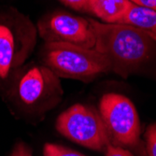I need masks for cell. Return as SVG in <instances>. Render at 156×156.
<instances>
[{
    "mask_svg": "<svg viewBox=\"0 0 156 156\" xmlns=\"http://www.w3.org/2000/svg\"><path fill=\"white\" fill-rule=\"evenodd\" d=\"M130 0H91L89 12L107 23H117Z\"/></svg>",
    "mask_w": 156,
    "mask_h": 156,
    "instance_id": "obj_9",
    "label": "cell"
},
{
    "mask_svg": "<svg viewBox=\"0 0 156 156\" xmlns=\"http://www.w3.org/2000/svg\"><path fill=\"white\" fill-rule=\"evenodd\" d=\"M88 20L95 37L94 49L109 59L111 71L126 79L149 58L153 40L148 31L129 24Z\"/></svg>",
    "mask_w": 156,
    "mask_h": 156,
    "instance_id": "obj_1",
    "label": "cell"
},
{
    "mask_svg": "<svg viewBox=\"0 0 156 156\" xmlns=\"http://www.w3.org/2000/svg\"><path fill=\"white\" fill-rule=\"evenodd\" d=\"M60 78L42 64L24 65L2 95L21 114L41 117L57 106L63 97Z\"/></svg>",
    "mask_w": 156,
    "mask_h": 156,
    "instance_id": "obj_2",
    "label": "cell"
},
{
    "mask_svg": "<svg viewBox=\"0 0 156 156\" xmlns=\"http://www.w3.org/2000/svg\"><path fill=\"white\" fill-rule=\"evenodd\" d=\"M131 2L156 11V0H130Z\"/></svg>",
    "mask_w": 156,
    "mask_h": 156,
    "instance_id": "obj_15",
    "label": "cell"
},
{
    "mask_svg": "<svg viewBox=\"0 0 156 156\" xmlns=\"http://www.w3.org/2000/svg\"><path fill=\"white\" fill-rule=\"evenodd\" d=\"M146 151L148 156H156V122L150 125L145 133Z\"/></svg>",
    "mask_w": 156,
    "mask_h": 156,
    "instance_id": "obj_11",
    "label": "cell"
},
{
    "mask_svg": "<svg viewBox=\"0 0 156 156\" xmlns=\"http://www.w3.org/2000/svg\"><path fill=\"white\" fill-rule=\"evenodd\" d=\"M148 33H149V36L151 37V38L153 41L156 42V34H153V33H151V32H148Z\"/></svg>",
    "mask_w": 156,
    "mask_h": 156,
    "instance_id": "obj_16",
    "label": "cell"
},
{
    "mask_svg": "<svg viewBox=\"0 0 156 156\" xmlns=\"http://www.w3.org/2000/svg\"><path fill=\"white\" fill-rule=\"evenodd\" d=\"M117 23L129 24L156 34V11L129 2L127 9Z\"/></svg>",
    "mask_w": 156,
    "mask_h": 156,
    "instance_id": "obj_8",
    "label": "cell"
},
{
    "mask_svg": "<svg viewBox=\"0 0 156 156\" xmlns=\"http://www.w3.org/2000/svg\"><path fill=\"white\" fill-rule=\"evenodd\" d=\"M99 113L109 136L110 143L123 148H135L139 143L140 122L130 99L118 94H104Z\"/></svg>",
    "mask_w": 156,
    "mask_h": 156,
    "instance_id": "obj_6",
    "label": "cell"
},
{
    "mask_svg": "<svg viewBox=\"0 0 156 156\" xmlns=\"http://www.w3.org/2000/svg\"><path fill=\"white\" fill-rule=\"evenodd\" d=\"M43 153L44 156H85L79 151L52 143H47L44 145Z\"/></svg>",
    "mask_w": 156,
    "mask_h": 156,
    "instance_id": "obj_10",
    "label": "cell"
},
{
    "mask_svg": "<svg viewBox=\"0 0 156 156\" xmlns=\"http://www.w3.org/2000/svg\"><path fill=\"white\" fill-rule=\"evenodd\" d=\"M37 25L17 9L0 7V94L3 95L13 78L34 51Z\"/></svg>",
    "mask_w": 156,
    "mask_h": 156,
    "instance_id": "obj_3",
    "label": "cell"
},
{
    "mask_svg": "<svg viewBox=\"0 0 156 156\" xmlns=\"http://www.w3.org/2000/svg\"><path fill=\"white\" fill-rule=\"evenodd\" d=\"M55 126L69 140L94 151H103L110 144L100 113L90 106L73 105L58 116Z\"/></svg>",
    "mask_w": 156,
    "mask_h": 156,
    "instance_id": "obj_5",
    "label": "cell"
},
{
    "mask_svg": "<svg viewBox=\"0 0 156 156\" xmlns=\"http://www.w3.org/2000/svg\"><path fill=\"white\" fill-rule=\"evenodd\" d=\"M66 7L70 9L82 11V12H89L90 9V1L91 0H59Z\"/></svg>",
    "mask_w": 156,
    "mask_h": 156,
    "instance_id": "obj_12",
    "label": "cell"
},
{
    "mask_svg": "<svg viewBox=\"0 0 156 156\" xmlns=\"http://www.w3.org/2000/svg\"><path fill=\"white\" fill-rule=\"evenodd\" d=\"M106 156H134L126 148L108 144L106 148Z\"/></svg>",
    "mask_w": 156,
    "mask_h": 156,
    "instance_id": "obj_13",
    "label": "cell"
},
{
    "mask_svg": "<svg viewBox=\"0 0 156 156\" xmlns=\"http://www.w3.org/2000/svg\"><path fill=\"white\" fill-rule=\"evenodd\" d=\"M40 60L60 79L90 82L98 75L111 71L109 59L94 48L64 42H46L40 52Z\"/></svg>",
    "mask_w": 156,
    "mask_h": 156,
    "instance_id": "obj_4",
    "label": "cell"
},
{
    "mask_svg": "<svg viewBox=\"0 0 156 156\" xmlns=\"http://www.w3.org/2000/svg\"><path fill=\"white\" fill-rule=\"evenodd\" d=\"M11 156H32V151L24 143H19L14 148Z\"/></svg>",
    "mask_w": 156,
    "mask_h": 156,
    "instance_id": "obj_14",
    "label": "cell"
},
{
    "mask_svg": "<svg viewBox=\"0 0 156 156\" xmlns=\"http://www.w3.org/2000/svg\"><path fill=\"white\" fill-rule=\"evenodd\" d=\"M38 36L46 42H64L93 49L95 37L88 19L65 11L48 13L37 24Z\"/></svg>",
    "mask_w": 156,
    "mask_h": 156,
    "instance_id": "obj_7",
    "label": "cell"
}]
</instances>
